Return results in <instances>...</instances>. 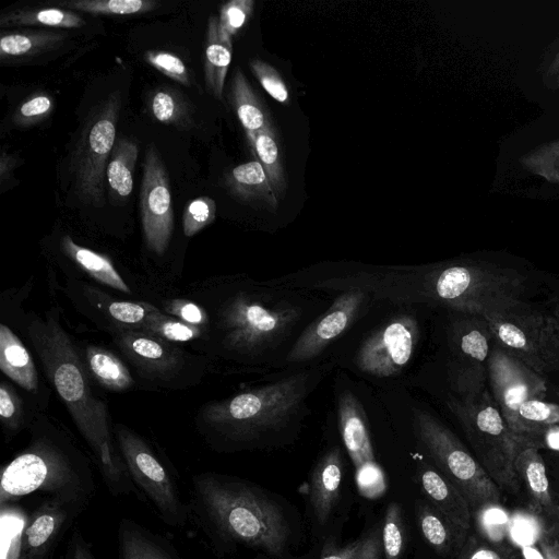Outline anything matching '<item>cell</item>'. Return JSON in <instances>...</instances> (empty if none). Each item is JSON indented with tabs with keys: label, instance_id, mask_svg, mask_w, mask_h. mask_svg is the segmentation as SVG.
<instances>
[{
	"label": "cell",
	"instance_id": "6da1fadb",
	"mask_svg": "<svg viewBox=\"0 0 559 559\" xmlns=\"http://www.w3.org/2000/svg\"><path fill=\"white\" fill-rule=\"evenodd\" d=\"M1 296V321L9 324L34 350L46 379L67 407L109 493L116 498L142 497L130 478L117 445L107 403L94 389L78 342L61 323L55 306L39 314L26 311L22 299L9 292ZM143 501V500H142Z\"/></svg>",
	"mask_w": 559,
	"mask_h": 559
},
{
	"label": "cell",
	"instance_id": "7a4b0ae2",
	"mask_svg": "<svg viewBox=\"0 0 559 559\" xmlns=\"http://www.w3.org/2000/svg\"><path fill=\"white\" fill-rule=\"evenodd\" d=\"M190 520L224 557L249 548L270 559H297L302 522L286 499L236 476L205 472L190 480Z\"/></svg>",
	"mask_w": 559,
	"mask_h": 559
},
{
	"label": "cell",
	"instance_id": "3957f363",
	"mask_svg": "<svg viewBox=\"0 0 559 559\" xmlns=\"http://www.w3.org/2000/svg\"><path fill=\"white\" fill-rule=\"evenodd\" d=\"M182 294L203 310L201 336L190 347L207 358L211 372L251 364L281 341L300 316L297 307L271 301L224 277L192 282Z\"/></svg>",
	"mask_w": 559,
	"mask_h": 559
},
{
	"label": "cell",
	"instance_id": "277c9868",
	"mask_svg": "<svg viewBox=\"0 0 559 559\" xmlns=\"http://www.w3.org/2000/svg\"><path fill=\"white\" fill-rule=\"evenodd\" d=\"M29 439L1 471V507L32 495L88 507L95 496L92 461L57 417L37 411Z\"/></svg>",
	"mask_w": 559,
	"mask_h": 559
},
{
	"label": "cell",
	"instance_id": "5b68a950",
	"mask_svg": "<svg viewBox=\"0 0 559 559\" xmlns=\"http://www.w3.org/2000/svg\"><path fill=\"white\" fill-rule=\"evenodd\" d=\"M307 373L241 391L202 404L193 424L216 452L249 449L269 431L278 430L296 414L307 394Z\"/></svg>",
	"mask_w": 559,
	"mask_h": 559
},
{
	"label": "cell",
	"instance_id": "8992f818",
	"mask_svg": "<svg viewBox=\"0 0 559 559\" xmlns=\"http://www.w3.org/2000/svg\"><path fill=\"white\" fill-rule=\"evenodd\" d=\"M526 277L511 267L462 260L435 267L426 275L429 298L463 313L483 317L519 308Z\"/></svg>",
	"mask_w": 559,
	"mask_h": 559
},
{
	"label": "cell",
	"instance_id": "52a82bcc",
	"mask_svg": "<svg viewBox=\"0 0 559 559\" xmlns=\"http://www.w3.org/2000/svg\"><path fill=\"white\" fill-rule=\"evenodd\" d=\"M448 407L460 420L477 461L499 487L516 493L521 481L515 460L528 441L515 435L487 390L473 396L451 397Z\"/></svg>",
	"mask_w": 559,
	"mask_h": 559
},
{
	"label": "cell",
	"instance_id": "ba28073f",
	"mask_svg": "<svg viewBox=\"0 0 559 559\" xmlns=\"http://www.w3.org/2000/svg\"><path fill=\"white\" fill-rule=\"evenodd\" d=\"M107 334L142 389L188 390L199 385L211 372L205 356L156 335L130 329Z\"/></svg>",
	"mask_w": 559,
	"mask_h": 559
},
{
	"label": "cell",
	"instance_id": "9c48e42d",
	"mask_svg": "<svg viewBox=\"0 0 559 559\" xmlns=\"http://www.w3.org/2000/svg\"><path fill=\"white\" fill-rule=\"evenodd\" d=\"M414 425L428 459L463 495L473 516L499 504L501 490L449 428L423 409L415 412Z\"/></svg>",
	"mask_w": 559,
	"mask_h": 559
},
{
	"label": "cell",
	"instance_id": "30bf717a",
	"mask_svg": "<svg viewBox=\"0 0 559 559\" xmlns=\"http://www.w3.org/2000/svg\"><path fill=\"white\" fill-rule=\"evenodd\" d=\"M114 433L128 473L142 500L148 502L159 519L171 527H183L190 520L173 472L140 433L124 424L114 425Z\"/></svg>",
	"mask_w": 559,
	"mask_h": 559
},
{
	"label": "cell",
	"instance_id": "8fae6325",
	"mask_svg": "<svg viewBox=\"0 0 559 559\" xmlns=\"http://www.w3.org/2000/svg\"><path fill=\"white\" fill-rule=\"evenodd\" d=\"M119 110V93H112L91 112L71 158L76 193L84 203L96 207L105 204V177L116 143Z\"/></svg>",
	"mask_w": 559,
	"mask_h": 559
},
{
	"label": "cell",
	"instance_id": "7c38bea8",
	"mask_svg": "<svg viewBox=\"0 0 559 559\" xmlns=\"http://www.w3.org/2000/svg\"><path fill=\"white\" fill-rule=\"evenodd\" d=\"M499 347L544 376L559 368V333L551 316L520 310L483 316Z\"/></svg>",
	"mask_w": 559,
	"mask_h": 559
},
{
	"label": "cell",
	"instance_id": "4fadbf2b",
	"mask_svg": "<svg viewBox=\"0 0 559 559\" xmlns=\"http://www.w3.org/2000/svg\"><path fill=\"white\" fill-rule=\"evenodd\" d=\"M347 498L343 452L340 447H333L318 459L307 483L306 515L318 547L341 534L347 515Z\"/></svg>",
	"mask_w": 559,
	"mask_h": 559
},
{
	"label": "cell",
	"instance_id": "5bb4252c",
	"mask_svg": "<svg viewBox=\"0 0 559 559\" xmlns=\"http://www.w3.org/2000/svg\"><path fill=\"white\" fill-rule=\"evenodd\" d=\"M59 253L62 272L66 277L82 280L100 287H106L116 295L135 297L152 302L163 293L164 286L151 281H139L138 275L116 264L105 253L78 243L70 235L59 241Z\"/></svg>",
	"mask_w": 559,
	"mask_h": 559
},
{
	"label": "cell",
	"instance_id": "9a60e30c",
	"mask_svg": "<svg viewBox=\"0 0 559 559\" xmlns=\"http://www.w3.org/2000/svg\"><path fill=\"white\" fill-rule=\"evenodd\" d=\"M61 288L75 310L106 333L130 329L148 332L156 306L144 300L121 298L103 287L72 277H66Z\"/></svg>",
	"mask_w": 559,
	"mask_h": 559
},
{
	"label": "cell",
	"instance_id": "2e32d148",
	"mask_svg": "<svg viewBox=\"0 0 559 559\" xmlns=\"http://www.w3.org/2000/svg\"><path fill=\"white\" fill-rule=\"evenodd\" d=\"M488 379L492 397L509 428L535 447L520 418L519 408L526 401L543 400L547 392L543 376L496 346L488 359Z\"/></svg>",
	"mask_w": 559,
	"mask_h": 559
},
{
	"label": "cell",
	"instance_id": "e0dca14e",
	"mask_svg": "<svg viewBox=\"0 0 559 559\" xmlns=\"http://www.w3.org/2000/svg\"><path fill=\"white\" fill-rule=\"evenodd\" d=\"M492 338L493 335L483 317L461 318L452 323L450 344L454 359L450 378L457 396H473L486 390Z\"/></svg>",
	"mask_w": 559,
	"mask_h": 559
},
{
	"label": "cell",
	"instance_id": "ac0fdd59",
	"mask_svg": "<svg viewBox=\"0 0 559 559\" xmlns=\"http://www.w3.org/2000/svg\"><path fill=\"white\" fill-rule=\"evenodd\" d=\"M140 212L145 248L156 260L163 259L174 231V211L168 175L154 145L145 153Z\"/></svg>",
	"mask_w": 559,
	"mask_h": 559
},
{
	"label": "cell",
	"instance_id": "d6986e66",
	"mask_svg": "<svg viewBox=\"0 0 559 559\" xmlns=\"http://www.w3.org/2000/svg\"><path fill=\"white\" fill-rule=\"evenodd\" d=\"M338 429L355 468V484L361 496L374 499L388 486L385 474L376 460L366 414L357 397L344 391L337 402Z\"/></svg>",
	"mask_w": 559,
	"mask_h": 559
},
{
	"label": "cell",
	"instance_id": "ffe728a7",
	"mask_svg": "<svg viewBox=\"0 0 559 559\" xmlns=\"http://www.w3.org/2000/svg\"><path fill=\"white\" fill-rule=\"evenodd\" d=\"M418 336L416 318L400 314L364 340L356 353L355 364L360 371L374 377L395 376L408 364Z\"/></svg>",
	"mask_w": 559,
	"mask_h": 559
},
{
	"label": "cell",
	"instance_id": "44dd1931",
	"mask_svg": "<svg viewBox=\"0 0 559 559\" xmlns=\"http://www.w3.org/2000/svg\"><path fill=\"white\" fill-rule=\"evenodd\" d=\"M85 509L79 503L46 498L23 525L16 559H51L62 535Z\"/></svg>",
	"mask_w": 559,
	"mask_h": 559
},
{
	"label": "cell",
	"instance_id": "7402d4cb",
	"mask_svg": "<svg viewBox=\"0 0 559 559\" xmlns=\"http://www.w3.org/2000/svg\"><path fill=\"white\" fill-rule=\"evenodd\" d=\"M364 301L365 293L359 288L340 295L332 306L301 333L288 352L286 360L306 361L321 354L356 320Z\"/></svg>",
	"mask_w": 559,
	"mask_h": 559
},
{
	"label": "cell",
	"instance_id": "603a6c76",
	"mask_svg": "<svg viewBox=\"0 0 559 559\" xmlns=\"http://www.w3.org/2000/svg\"><path fill=\"white\" fill-rule=\"evenodd\" d=\"M0 369L5 378L27 394L37 411H47L51 390L41 381L22 337L3 321L0 322Z\"/></svg>",
	"mask_w": 559,
	"mask_h": 559
},
{
	"label": "cell",
	"instance_id": "cb8c5ba5",
	"mask_svg": "<svg viewBox=\"0 0 559 559\" xmlns=\"http://www.w3.org/2000/svg\"><path fill=\"white\" fill-rule=\"evenodd\" d=\"M409 518L416 547L432 554L439 559H455L461 551L471 531L453 524L441 512L420 496L413 500Z\"/></svg>",
	"mask_w": 559,
	"mask_h": 559
},
{
	"label": "cell",
	"instance_id": "d4e9b609",
	"mask_svg": "<svg viewBox=\"0 0 559 559\" xmlns=\"http://www.w3.org/2000/svg\"><path fill=\"white\" fill-rule=\"evenodd\" d=\"M417 495L456 526L471 531L473 514L457 488L430 462L421 460L414 471Z\"/></svg>",
	"mask_w": 559,
	"mask_h": 559
},
{
	"label": "cell",
	"instance_id": "484cf974",
	"mask_svg": "<svg viewBox=\"0 0 559 559\" xmlns=\"http://www.w3.org/2000/svg\"><path fill=\"white\" fill-rule=\"evenodd\" d=\"M78 347L95 385L116 393L132 391L140 386L131 368L119 354L88 342L78 343Z\"/></svg>",
	"mask_w": 559,
	"mask_h": 559
},
{
	"label": "cell",
	"instance_id": "4316f807",
	"mask_svg": "<svg viewBox=\"0 0 559 559\" xmlns=\"http://www.w3.org/2000/svg\"><path fill=\"white\" fill-rule=\"evenodd\" d=\"M117 544L118 559H180L167 538L128 518L119 520Z\"/></svg>",
	"mask_w": 559,
	"mask_h": 559
},
{
	"label": "cell",
	"instance_id": "83f0119b",
	"mask_svg": "<svg viewBox=\"0 0 559 559\" xmlns=\"http://www.w3.org/2000/svg\"><path fill=\"white\" fill-rule=\"evenodd\" d=\"M224 185L229 193L240 201L270 209L277 207L275 191L257 159L240 164L228 171L224 177Z\"/></svg>",
	"mask_w": 559,
	"mask_h": 559
},
{
	"label": "cell",
	"instance_id": "f1b7e54d",
	"mask_svg": "<svg viewBox=\"0 0 559 559\" xmlns=\"http://www.w3.org/2000/svg\"><path fill=\"white\" fill-rule=\"evenodd\" d=\"M515 469L528 498L530 509L538 518L552 508L546 466L537 447H526L515 460Z\"/></svg>",
	"mask_w": 559,
	"mask_h": 559
},
{
	"label": "cell",
	"instance_id": "f546056e",
	"mask_svg": "<svg viewBox=\"0 0 559 559\" xmlns=\"http://www.w3.org/2000/svg\"><path fill=\"white\" fill-rule=\"evenodd\" d=\"M204 75L206 90L217 99H222L227 71L231 61V38L226 35L218 23V17L211 15L207 21L205 43Z\"/></svg>",
	"mask_w": 559,
	"mask_h": 559
},
{
	"label": "cell",
	"instance_id": "4dcf8cb0",
	"mask_svg": "<svg viewBox=\"0 0 559 559\" xmlns=\"http://www.w3.org/2000/svg\"><path fill=\"white\" fill-rule=\"evenodd\" d=\"M413 528L406 507L391 500L381 519V546L383 559H407Z\"/></svg>",
	"mask_w": 559,
	"mask_h": 559
},
{
	"label": "cell",
	"instance_id": "1f68e13d",
	"mask_svg": "<svg viewBox=\"0 0 559 559\" xmlns=\"http://www.w3.org/2000/svg\"><path fill=\"white\" fill-rule=\"evenodd\" d=\"M37 409L16 390L13 382L2 378L0 382V423L4 439L11 441L29 427Z\"/></svg>",
	"mask_w": 559,
	"mask_h": 559
},
{
	"label": "cell",
	"instance_id": "d6a6232c",
	"mask_svg": "<svg viewBox=\"0 0 559 559\" xmlns=\"http://www.w3.org/2000/svg\"><path fill=\"white\" fill-rule=\"evenodd\" d=\"M319 559H383L381 519L345 545H340L337 538L326 539L319 546Z\"/></svg>",
	"mask_w": 559,
	"mask_h": 559
},
{
	"label": "cell",
	"instance_id": "836d02e7",
	"mask_svg": "<svg viewBox=\"0 0 559 559\" xmlns=\"http://www.w3.org/2000/svg\"><path fill=\"white\" fill-rule=\"evenodd\" d=\"M230 102L247 136L270 126L261 103L239 69L231 81Z\"/></svg>",
	"mask_w": 559,
	"mask_h": 559
},
{
	"label": "cell",
	"instance_id": "e575fe53",
	"mask_svg": "<svg viewBox=\"0 0 559 559\" xmlns=\"http://www.w3.org/2000/svg\"><path fill=\"white\" fill-rule=\"evenodd\" d=\"M138 154V145L132 140L119 139L115 143L106 170V179L111 194L123 199L132 192Z\"/></svg>",
	"mask_w": 559,
	"mask_h": 559
},
{
	"label": "cell",
	"instance_id": "d590c367",
	"mask_svg": "<svg viewBox=\"0 0 559 559\" xmlns=\"http://www.w3.org/2000/svg\"><path fill=\"white\" fill-rule=\"evenodd\" d=\"M247 139L257 160L264 168L276 197H283L286 190V178L275 132L269 126Z\"/></svg>",
	"mask_w": 559,
	"mask_h": 559
},
{
	"label": "cell",
	"instance_id": "8d00e7d4",
	"mask_svg": "<svg viewBox=\"0 0 559 559\" xmlns=\"http://www.w3.org/2000/svg\"><path fill=\"white\" fill-rule=\"evenodd\" d=\"M0 25L9 26H49L78 28L84 25L83 19L71 10L62 8H40L15 10L3 14Z\"/></svg>",
	"mask_w": 559,
	"mask_h": 559
},
{
	"label": "cell",
	"instance_id": "74e56055",
	"mask_svg": "<svg viewBox=\"0 0 559 559\" xmlns=\"http://www.w3.org/2000/svg\"><path fill=\"white\" fill-rule=\"evenodd\" d=\"M64 33L27 31L3 34L0 39V58L29 57L50 50L66 38Z\"/></svg>",
	"mask_w": 559,
	"mask_h": 559
},
{
	"label": "cell",
	"instance_id": "f35d334b",
	"mask_svg": "<svg viewBox=\"0 0 559 559\" xmlns=\"http://www.w3.org/2000/svg\"><path fill=\"white\" fill-rule=\"evenodd\" d=\"M519 162L526 171L559 185V139L534 147Z\"/></svg>",
	"mask_w": 559,
	"mask_h": 559
},
{
	"label": "cell",
	"instance_id": "ab89813d",
	"mask_svg": "<svg viewBox=\"0 0 559 559\" xmlns=\"http://www.w3.org/2000/svg\"><path fill=\"white\" fill-rule=\"evenodd\" d=\"M66 9L92 14L130 15L154 10L158 2L153 0H74L60 3Z\"/></svg>",
	"mask_w": 559,
	"mask_h": 559
},
{
	"label": "cell",
	"instance_id": "60d3db41",
	"mask_svg": "<svg viewBox=\"0 0 559 559\" xmlns=\"http://www.w3.org/2000/svg\"><path fill=\"white\" fill-rule=\"evenodd\" d=\"M519 415L525 425L535 447L536 439L551 425H559V404L534 399L524 402L519 408Z\"/></svg>",
	"mask_w": 559,
	"mask_h": 559
},
{
	"label": "cell",
	"instance_id": "b9f144b4",
	"mask_svg": "<svg viewBox=\"0 0 559 559\" xmlns=\"http://www.w3.org/2000/svg\"><path fill=\"white\" fill-rule=\"evenodd\" d=\"M152 116L159 122L183 127L188 122V108L173 90H156L148 105Z\"/></svg>",
	"mask_w": 559,
	"mask_h": 559
},
{
	"label": "cell",
	"instance_id": "7bdbcfd3",
	"mask_svg": "<svg viewBox=\"0 0 559 559\" xmlns=\"http://www.w3.org/2000/svg\"><path fill=\"white\" fill-rule=\"evenodd\" d=\"M455 559H524L515 549L472 534Z\"/></svg>",
	"mask_w": 559,
	"mask_h": 559
},
{
	"label": "cell",
	"instance_id": "ee69618b",
	"mask_svg": "<svg viewBox=\"0 0 559 559\" xmlns=\"http://www.w3.org/2000/svg\"><path fill=\"white\" fill-rule=\"evenodd\" d=\"M216 204L209 197L191 200L182 215V229L187 237H192L215 219Z\"/></svg>",
	"mask_w": 559,
	"mask_h": 559
},
{
	"label": "cell",
	"instance_id": "f6af8a7d",
	"mask_svg": "<svg viewBox=\"0 0 559 559\" xmlns=\"http://www.w3.org/2000/svg\"><path fill=\"white\" fill-rule=\"evenodd\" d=\"M253 0H231L221 7L218 23L230 38L245 26L253 11Z\"/></svg>",
	"mask_w": 559,
	"mask_h": 559
},
{
	"label": "cell",
	"instance_id": "bcb514c9",
	"mask_svg": "<svg viewBox=\"0 0 559 559\" xmlns=\"http://www.w3.org/2000/svg\"><path fill=\"white\" fill-rule=\"evenodd\" d=\"M52 109L53 100L48 94H36L19 106L13 121L21 127H31L46 119Z\"/></svg>",
	"mask_w": 559,
	"mask_h": 559
},
{
	"label": "cell",
	"instance_id": "7dc6e473",
	"mask_svg": "<svg viewBox=\"0 0 559 559\" xmlns=\"http://www.w3.org/2000/svg\"><path fill=\"white\" fill-rule=\"evenodd\" d=\"M249 67L264 91L272 98L281 104H288L289 94L287 86L275 68L259 59L251 60Z\"/></svg>",
	"mask_w": 559,
	"mask_h": 559
},
{
	"label": "cell",
	"instance_id": "c3c4849f",
	"mask_svg": "<svg viewBox=\"0 0 559 559\" xmlns=\"http://www.w3.org/2000/svg\"><path fill=\"white\" fill-rule=\"evenodd\" d=\"M144 57L147 63L166 76L180 84L190 85L188 69L176 55L169 51L150 50L145 52Z\"/></svg>",
	"mask_w": 559,
	"mask_h": 559
},
{
	"label": "cell",
	"instance_id": "681fc988",
	"mask_svg": "<svg viewBox=\"0 0 559 559\" xmlns=\"http://www.w3.org/2000/svg\"><path fill=\"white\" fill-rule=\"evenodd\" d=\"M64 559H97L91 544L76 527L72 530L68 539Z\"/></svg>",
	"mask_w": 559,
	"mask_h": 559
},
{
	"label": "cell",
	"instance_id": "f907efd6",
	"mask_svg": "<svg viewBox=\"0 0 559 559\" xmlns=\"http://www.w3.org/2000/svg\"><path fill=\"white\" fill-rule=\"evenodd\" d=\"M542 81L547 88L559 90V46L543 62Z\"/></svg>",
	"mask_w": 559,
	"mask_h": 559
},
{
	"label": "cell",
	"instance_id": "816d5d0a",
	"mask_svg": "<svg viewBox=\"0 0 559 559\" xmlns=\"http://www.w3.org/2000/svg\"><path fill=\"white\" fill-rule=\"evenodd\" d=\"M536 544L543 559H559V540L544 530H540Z\"/></svg>",
	"mask_w": 559,
	"mask_h": 559
},
{
	"label": "cell",
	"instance_id": "f5cc1de1",
	"mask_svg": "<svg viewBox=\"0 0 559 559\" xmlns=\"http://www.w3.org/2000/svg\"><path fill=\"white\" fill-rule=\"evenodd\" d=\"M542 530L559 540V503L538 516Z\"/></svg>",
	"mask_w": 559,
	"mask_h": 559
},
{
	"label": "cell",
	"instance_id": "db71d44e",
	"mask_svg": "<svg viewBox=\"0 0 559 559\" xmlns=\"http://www.w3.org/2000/svg\"><path fill=\"white\" fill-rule=\"evenodd\" d=\"M544 443L552 450L559 451V425L548 426L542 433ZM540 436V437H542Z\"/></svg>",
	"mask_w": 559,
	"mask_h": 559
},
{
	"label": "cell",
	"instance_id": "11a10c76",
	"mask_svg": "<svg viewBox=\"0 0 559 559\" xmlns=\"http://www.w3.org/2000/svg\"><path fill=\"white\" fill-rule=\"evenodd\" d=\"M15 162L11 156H7L5 153H2L1 163H0V175L1 180H4V177L10 173V170L14 167Z\"/></svg>",
	"mask_w": 559,
	"mask_h": 559
},
{
	"label": "cell",
	"instance_id": "9f6ffc18",
	"mask_svg": "<svg viewBox=\"0 0 559 559\" xmlns=\"http://www.w3.org/2000/svg\"><path fill=\"white\" fill-rule=\"evenodd\" d=\"M550 316L554 319L556 328H557L558 333H559V307H557L555 312L552 314H550Z\"/></svg>",
	"mask_w": 559,
	"mask_h": 559
},
{
	"label": "cell",
	"instance_id": "6f0895ef",
	"mask_svg": "<svg viewBox=\"0 0 559 559\" xmlns=\"http://www.w3.org/2000/svg\"><path fill=\"white\" fill-rule=\"evenodd\" d=\"M257 559H270V558H267L266 556H264L262 554H259Z\"/></svg>",
	"mask_w": 559,
	"mask_h": 559
},
{
	"label": "cell",
	"instance_id": "680465c9",
	"mask_svg": "<svg viewBox=\"0 0 559 559\" xmlns=\"http://www.w3.org/2000/svg\"><path fill=\"white\" fill-rule=\"evenodd\" d=\"M558 503H559V501H558Z\"/></svg>",
	"mask_w": 559,
	"mask_h": 559
}]
</instances>
